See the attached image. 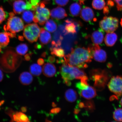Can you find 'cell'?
Segmentation results:
<instances>
[{"mask_svg":"<svg viewBox=\"0 0 122 122\" xmlns=\"http://www.w3.org/2000/svg\"><path fill=\"white\" fill-rule=\"evenodd\" d=\"M93 57L91 50L88 46L77 47L71 48V53L64 57V63L79 68H85L88 66L86 63L91 62Z\"/></svg>","mask_w":122,"mask_h":122,"instance_id":"cell-1","label":"cell"},{"mask_svg":"<svg viewBox=\"0 0 122 122\" xmlns=\"http://www.w3.org/2000/svg\"><path fill=\"white\" fill-rule=\"evenodd\" d=\"M60 71L64 83L68 86L71 84V80L74 79L81 80L86 76L84 71L77 67L65 63L60 67Z\"/></svg>","mask_w":122,"mask_h":122,"instance_id":"cell-2","label":"cell"},{"mask_svg":"<svg viewBox=\"0 0 122 122\" xmlns=\"http://www.w3.org/2000/svg\"><path fill=\"white\" fill-rule=\"evenodd\" d=\"M46 3L45 1L40 3L34 11L35 15L33 21L35 23H39L41 25H44L49 19L50 15V10L45 7Z\"/></svg>","mask_w":122,"mask_h":122,"instance_id":"cell-3","label":"cell"},{"mask_svg":"<svg viewBox=\"0 0 122 122\" xmlns=\"http://www.w3.org/2000/svg\"><path fill=\"white\" fill-rule=\"evenodd\" d=\"M16 57L2 58L0 61V68L7 73L14 72L19 67L21 62L20 58L18 59Z\"/></svg>","mask_w":122,"mask_h":122,"instance_id":"cell-4","label":"cell"},{"mask_svg":"<svg viewBox=\"0 0 122 122\" xmlns=\"http://www.w3.org/2000/svg\"><path fill=\"white\" fill-rule=\"evenodd\" d=\"M41 30L40 27L37 24H27L24 27L23 36L28 42L33 43L37 41Z\"/></svg>","mask_w":122,"mask_h":122,"instance_id":"cell-5","label":"cell"},{"mask_svg":"<svg viewBox=\"0 0 122 122\" xmlns=\"http://www.w3.org/2000/svg\"><path fill=\"white\" fill-rule=\"evenodd\" d=\"M118 19L111 16L104 17L99 23L101 29L107 33L114 32L118 28Z\"/></svg>","mask_w":122,"mask_h":122,"instance_id":"cell-6","label":"cell"},{"mask_svg":"<svg viewBox=\"0 0 122 122\" xmlns=\"http://www.w3.org/2000/svg\"><path fill=\"white\" fill-rule=\"evenodd\" d=\"M24 24L22 20L17 16L10 17L5 25L4 29L5 31L16 33L22 31L24 28Z\"/></svg>","mask_w":122,"mask_h":122,"instance_id":"cell-7","label":"cell"},{"mask_svg":"<svg viewBox=\"0 0 122 122\" xmlns=\"http://www.w3.org/2000/svg\"><path fill=\"white\" fill-rule=\"evenodd\" d=\"M107 86L111 92L118 97L121 96L122 95V76H117L112 77Z\"/></svg>","mask_w":122,"mask_h":122,"instance_id":"cell-8","label":"cell"},{"mask_svg":"<svg viewBox=\"0 0 122 122\" xmlns=\"http://www.w3.org/2000/svg\"><path fill=\"white\" fill-rule=\"evenodd\" d=\"M89 47L92 54L93 58L97 61L104 62L106 60L107 55L106 52L102 49L98 45H91Z\"/></svg>","mask_w":122,"mask_h":122,"instance_id":"cell-9","label":"cell"},{"mask_svg":"<svg viewBox=\"0 0 122 122\" xmlns=\"http://www.w3.org/2000/svg\"><path fill=\"white\" fill-rule=\"evenodd\" d=\"M65 22V25L63 31L65 34H76L79 28L82 25L80 21L72 19H67Z\"/></svg>","mask_w":122,"mask_h":122,"instance_id":"cell-10","label":"cell"},{"mask_svg":"<svg viewBox=\"0 0 122 122\" xmlns=\"http://www.w3.org/2000/svg\"><path fill=\"white\" fill-rule=\"evenodd\" d=\"M80 16L82 20L86 22H95L97 20L93 11L89 7H85L82 9Z\"/></svg>","mask_w":122,"mask_h":122,"instance_id":"cell-11","label":"cell"},{"mask_svg":"<svg viewBox=\"0 0 122 122\" xmlns=\"http://www.w3.org/2000/svg\"><path fill=\"white\" fill-rule=\"evenodd\" d=\"M51 17L57 20H61L67 16L66 11L63 8L58 7L53 9L50 13Z\"/></svg>","mask_w":122,"mask_h":122,"instance_id":"cell-12","label":"cell"},{"mask_svg":"<svg viewBox=\"0 0 122 122\" xmlns=\"http://www.w3.org/2000/svg\"><path fill=\"white\" fill-rule=\"evenodd\" d=\"M79 93L81 97L88 100L94 98L97 95L95 89L92 86H88L84 89L79 91Z\"/></svg>","mask_w":122,"mask_h":122,"instance_id":"cell-13","label":"cell"},{"mask_svg":"<svg viewBox=\"0 0 122 122\" xmlns=\"http://www.w3.org/2000/svg\"><path fill=\"white\" fill-rule=\"evenodd\" d=\"M42 71L44 75L47 77H51L56 74V69L54 65L47 63L44 65Z\"/></svg>","mask_w":122,"mask_h":122,"instance_id":"cell-14","label":"cell"},{"mask_svg":"<svg viewBox=\"0 0 122 122\" xmlns=\"http://www.w3.org/2000/svg\"><path fill=\"white\" fill-rule=\"evenodd\" d=\"M13 11L16 14H20L26 9V3L24 0H16L13 4Z\"/></svg>","mask_w":122,"mask_h":122,"instance_id":"cell-15","label":"cell"},{"mask_svg":"<svg viewBox=\"0 0 122 122\" xmlns=\"http://www.w3.org/2000/svg\"><path fill=\"white\" fill-rule=\"evenodd\" d=\"M91 38L92 41L95 45H99L102 43L104 37L102 30L94 31L92 34Z\"/></svg>","mask_w":122,"mask_h":122,"instance_id":"cell-16","label":"cell"},{"mask_svg":"<svg viewBox=\"0 0 122 122\" xmlns=\"http://www.w3.org/2000/svg\"><path fill=\"white\" fill-rule=\"evenodd\" d=\"M33 78L30 73L24 71L21 73L19 77V80L22 84L27 85H30L33 82Z\"/></svg>","mask_w":122,"mask_h":122,"instance_id":"cell-17","label":"cell"},{"mask_svg":"<svg viewBox=\"0 0 122 122\" xmlns=\"http://www.w3.org/2000/svg\"><path fill=\"white\" fill-rule=\"evenodd\" d=\"M39 36L40 41L43 45H47L49 43L51 40V34L43 28L41 29Z\"/></svg>","mask_w":122,"mask_h":122,"instance_id":"cell-18","label":"cell"},{"mask_svg":"<svg viewBox=\"0 0 122 122\" xmlns=\"http://www.w3.org/2000/svg\"><path fill=\"white\" fill-rule=\"evenodd\" d=\"M118 39V36L115 33H107L105 38V42L107 46H113L115 44Z\"/></svg>","mask_w":122,"mask_h":122,"instance_id":"cell-19","label":"cell"},{"mask_svg":"<svg viewBox=\"0 0 122 122\" xmlns=\"http://www.w3.org/2000/svg\"><path fill=\"white\" fill-rule=\"evenodd\" d=\"M11 122H27L30 121L25 114L22 112L16 111L13 114Z\"/></svg>","mask_w":122,"mask_h":122,"instance_id":"cell-20","label":"cell"},{"mask_svg":"<svg viewBox=\"0 0 122 122\" xmlns=\"http://www.w3.org/2000/svg\"><path fill=\"white\" fill-rule=\"evenodd\" d=\"M65 98L67 101L73 102L75 101L77 98V92L72 89H68L66 91L65 95Z\"/></svg>","mask_w":122,"mask_h":122,"instance_id":"cell-21","label":"cell"},{"mask_svg":"<svg viewBox=\"0 0 122 122\" xmlns=\"http://www.w3.org/2000/svg\"><path fill=\"white\" fill-rule=\"evenodd\" d=\"M80 5L78 3H74L70 5L69 11L71 16L74 17H77L79 16L81 10Z\"/></svg>","mask_w":122,"mask_h":122,"instance_id":"cell-22","label":"cell"},{"mask_svg":"<svg viewBox=\"0 0 122 122\" xmlns=\"http://www.w3.org/2000/svg\"><path fill=\"white\" fill-rule=\"evenodd\" d=\"M51 54L56 57L62 58L65 57L64 50L60 47H51L50 49Z\"/></svg>","mask_w":122,"mask_h":122,"instance_id":"cell-23","label":"cell"},{"mask_svg":"<svg viewBox=\"0 0 122 122\" xmlns=\"http://www.w3.org/2000/svg\"><path fill=\"white\" fill-rule=\"evenodd\" d=\"M29 71L32 75L35 76H38L41 74L42 68L40 65L36 64H33L30 66Z\"/></svg>","mask_w":122,"mask_h":122,"instance_id":"cell-24","label":"cell"},{"mask_svg":"<svg viewBox=\"0 0 122 122\" xmlns=\"http://www.w3.org/2000/svg\"><path fill=\"white\" fill-rule=\"evenodd\" d=\"M7 32L0 33V47L3 48L6 46L10 42V39Z\"/></svg>","mask_w":122,"mask_h":122,"instance_id":"cell-25","label":"cell"},{"mask_svg":"<svg viewBox=\"0 0 122 122\" xmlns=\"http://www.w3.org/2000/svg\"><path fill=\"white\" fill-rule=\"evenodd\" d=\"M35 12L28 10L24 11L23 13L22 17L23 20L25 22L29 23L33 20Z\"/></svg>","mask_w":122,"mask_h":122,"instance_id":"cell-26","label":"cell"},{"mask_svg":"<svg viewBox=\"0 0 122 122\" xmlns=\"http://www.w3.org/2000/svg\"><path fill=\"white\" fill-rule=\"evenodd\" d=\"M44 28L50 32H54L57 29V24L53 20L51 19L48 20L46 22Z\"/></svg>","mask_w":122,"mask_h":122,"instance_id":"cell-27","label":"cell"},{"mask_svg":"<svg viewBox=\"0 0 122 122\" xmlns=\"http://www.w3.org/2000/svg\"><path fill=\"white\" fill-rule=\"evenodd\" d=\"M106 2L104 0H93L92 6L95 10H101L105 7Z\"/></svg>","mask_w":122,"mask_h":122,"instance_id":"cell-28","label":"cell"},{"mask_svg":"<svg viewBox=\"0 0 122 122\" xmlns=\"http://www.w3.org/2000/svg\"><path fill=\"white\" fill-rule=\"evenodd\" d=\"M28 50V46L26 44H21L18 46L16 48V52L21 55H24L25 54Z\"/></svg>","mask_w":122,"mask_h":122,"instance_id":"cell-29","label":"cell"},{"mask_svg":"<svg viewBox=\"0 0 122 122\" xmlns=\"http://www.w3.org/2000/svg\"><path fill=\"white\" fill-rule=\"evenodd\" d=\"M113 117L116 121L122 122V109L118 108L116 109L114 112Z\"/></svg>","mask_w":122,"mask_h":122,"instance_id":"cell-30","label":"cell"},{"mask_svg":"<svg viewBox=\"0 0 122 122\" xmlns=\"http://www.w3.org/2000/svg\"><path fill=\"white\" fill-rule=\"evenodd\" d=\"M85 107L86 110L89 112H92L95 109V106L92 101L89 100L84 102Z\"/></svg>","mask_w":122,"mask_h":122,"instance_id":"cell-31","label":"cell"},{"mask_svg":"<svg viewBox=\"0 0 122 122\" xmlns=\"http://www.w3.org/2000/svg\"><path fill=\"white\" fill-rule=\"evenodd\" d=\"M7 16V14L3 8L0 7V24L5 20Z\"/></svg>","mask_w":122,"mask_h":122,"instance_id":"cell-32","label":"cell"},{"mask_svg":"<svg viewBox=\"0 0 122 122\" xmlns=\"http://www.w3.org/2000/svg\"><path fill=\"white\" fill-rule=\"evenodd\" d=\"M32 6L31 11H35L36 7L39 5L40 2V0H29L28 1Z\"/></svg>","mask_w":122,"mask_h":122,"instance_id":"cell-33","label":"cell"},{"mask_svg":"<svg viewBox=\"0 0 122 122\" xmlns=\"http://www.w3.org/2000/svg\"><path fill=\"white\" fill-rule=\"evenodd\" d=\"M69 0H54L56 4L61 6H64L66 5L69 1Z\"/></svg>","mask_w":122,"mask_h":122,"instance_id":"cell-34","label":"cell"},{"mask_svg":"<svg viewBox=\"0 0 122 122\" xmlns=\"http://www.w3.org/2000/svg\"><path fill=\"white\" fill-rule=\"evenodd\" d=\"M88 86V85L82 83L81 82L76 83V87L78 89L79 91L84 89V88H86Z\"/></svg>","mask_w":122,"mask_h":122,"instance_id":"cell-35","label":"cell"},{"mask_svg":"<svg viewBox=\"0 0 122 122\" xmlns=\"http://www.w3.org/2000/svg\"><path fill=\"white\" fill-rule=\"evenodd\" d=\"M5 112L6 113L9 115V116L11 118V121L13 119V114H14L15 112L14 111L13 109L11 108H8L5 110Z\"/></svg>","mask_w":122,"mask_h":122,"instance_id":"cell-36","label":"cell"},{"mask_svg":"<svg viewBox=\"0 0 122 122\" xmlns=\"http://www.w3.org/2000/svg\"><path fill=\"white\" fill-rule=\"evenodd\" d=\"M117 5V7L118 10L121 11L122 10V0H114Z\"/></svg>","mask_w":122,"mask_h":122,"instance_id":"cell-37","label":"cell"},{"mask_svg":"<svg viewBox=\"0 0 122 122\" xmlns=\"http://www.w3.org/2000/svg\"><path fill=\"white\" fill-rule=\"evenodd\" d=\"M54 56H49L47 59V61L51 63H54L56 61V58Z\"/></svg>","mask_w":122,"mask_h":122,"instance_id":"cell-38","label":"cell"},{"mask_svg":"<svg viewBox=\"0 0 122 122\" xmlns=\"http://www.w3.org/2000/svg\"><path fill=\"white\" fill-rule=\"evenodd\" d=\"M61 110L60 108H55L51 109L50 111V113L51 114H56L58 113Z\"/></svg>","mask_w":122,"mask_h":122,"instance_id":"cell-39","label":"cell"},{"mask_svg":"<svg viewBox=\"0 0 122 122\" xmlns=\"http://www.w3.org/2000/svg\"><path fill=\"white\" fill-rule=\"evenodd\" d=\"M31 54L32 53H29L28 54L25 55V56H24L25 60L27 61H30L31 59Z\"/></svg>","mask_w":122,"mask_h":122,"instance_id":"cell-40","label":"cell"},{"mask_svg":"<svg viewBox=\"0 0 122 122\" xmlns=\"http://www.w3.org/2000/svg\"><path fill=\"white\" fill-rule=\"evenodd\" d=\"M37 62L38 65L42 66L44 64V62H45V61L43 59L40 58L38 59Z\"/></svg>","mask_w":122,"mask_h":122,"instance_id":"cell-41","label":"cell"},{"mask_svg":"<svg viewBox=\"0 0 122 122\" xmlns=\"http://www.w3.org/2000/svg\"><path fill=\"white\" fill-rule=\"evenodd\" d=\"M43 45L38 43L36 44L35 45V48L38 49H41L43 48Z\"/></svg>","mask_w":122,"mask_h":122,"instance_id":"cell-42","label":"cell"},{"mask_svg":"<svg viewBox=\"0 0 122 122\" xmlns=\"http://www.w3.org/2000/svg\"><path fill=\"white\" fill-rule=\"evenodd\" d=\"M78 107L80 109H82V108H84L85 104L84 102H79V103L78 105Z\"/></svg>","mask_w":122,"mask_h":122,"instance_id":"cell-43","label":"cell"},{"mask_svg":"<svg viewBox=\"0 0 122 122\" xmlns=\"http://www.w3.org/2000/svg\"><path fill=\"white\" fill-rule=\"evenodd\" d=\"M9 36L11 38H14L16 37V34L15 33H10V32H8Z\"/></svg>","mask_w":122,"mask_h":122,"instance_id":"cell-44","label":"cell"},{"mask_svg":"<svg viewBox=\"0 0 122 122\" xmlns=\"http://www.w3.org/2000/svg\"><path fill=\"white\" fill-rule=\"evenodd\" d=\"M109 12V8L108 7H105L103 8V13L104 14H107Z\"/></svg>","mask_w":122,"mask_h":122,"instance_id":"cell-45","label":"cell"},{"mask_svg":"<svg viewBox=\"0 0 122 122\" xmlns=\"http://www.w3.org/2000/svg\"><path fill=\"white\" fill-rule=\"evenodd\" d=\"M4 78V74L1 70L0 69V82L2 81Z\"/></svg>","mask_w":122,"mask_h":122,"instance_id":"cell-46","label":"cell"},{"mask_svg":"<svg viewBox=\"0 0 122 122\" xmlns=\"http://www.w3.org/2000/svg\"><path fill=\"white\" fill-rule=\"evenodd\" d=\"M21 110L23 112H26L27 111V108L26 107H22L21 108Z\"/></svg>","mask_w":122,"mask_h":122,"instance_id":"cell-47","label":"cell"},{"mask_svg":"<svg viewBox=\"0 0 122 122\" xmlns=\"http://www.w3.org/2000/svg\"><path fill=\"white\" fill-rule=\"evenodd\" d=\"M80 109H78V108H76V109H74V113L76 114H78L80 112Z\"/></svg>","mask_w":122,"mask_h":122,"instance_id":"cell-48","label":"cell"},{"mask_svg":"<svg viewBox=\"0 0 122 122\" xmlns=\"http://www.w3.org/2000/svg\"><path fill=\"white\" fill-rule=\"evenodd\" d=\"M78 0L80 5H82L84 4L85 1L86 0Z\"/></svg>","mask_w":122,"mask_h":122,"instance_id":"cell-49","label":"cell"},{"mask_svg":"<svg viewBox=\"0 0 122 122\" xmlns=\"http://www.w3.org/2000/svg\"><path fill=\"white\" fill-rule=\"evenodd\" d=\"M47 54L46 52H44L42 53L41 56L42 57L45 58L46 57V55Z\"/></svg>","mask_w":122,"mask_h":122,"instance_id":"cell-50","label":"cell"},{"mask_svg":"<svg viewBox=\"0 0 122 122\" xmlns=\"http://www.w3.org/2000/svg\"><path fill=\"white\" fill-rule=\"evenodd\" d=\"M19 40L23 41H24V39L23 37L22 36H19Z\"/></svg>","mask_w":122,"mask_h":122,"instance_id":"cell-51","label":"cell"},{"mask_svg":"<svg viewBox=\"0 0 122 122\" xmlns=\"http://www.w3.org/2000/svg\"><path fill=\"white\" fill-rule=\"evenodd\" d=\"M9 15H10V17H13L15 16V14L13 12H10L9 14Z\"/></svg>","mask_w":122,"mask_h":122,"instance_id":"cell-52","label":"cell"},{"mask_svg":"<svg viewBox=\"0 0 122 122\" xmlns=\"http://www.w3.org/2000/svg\"><path fill=\"white\" fill-rule=\"evenodd\" d=\"M5 102L4 100H2L0 101V107Z\"/></svg>","mask_w":122,"mask_h":122,"instance_id":"cell-53","label":"cell"},{"mask_svg":"<svg viewBox=\"0 0 122 122\" xmlns=\"http://www.w3.org/2000/svg\"><path fill=\"white\" fill-rule=\"evenodd\" d=\"M52 106L53 107H55L56 106V105L54 102H53L52 103Z\"/></svg>","mask_w":122,"mask_h":122,"instance_id":"cell-54","label":"cell"},{"mask_svg":"<svg viewBox=\"0 0 122 122\" xmlns=\"http://www.w3.org/2000/svg\"><path fill=\"white\" fill-rule=\"evenodd\" d=\"M120 105H121V106L122 107V98L121 99V100H120Z\"/></svg>","mask_w":122,"mask_h":122,"instance_id":"cell-55","label":"cell"},{"mask_svg":"<svg viewBox=\"0 0 122 122\" xmlns=\"http://www.w3.org/2000/svg\"><path fill=\"white\" fill-rule=\"evenodd\" d=\"M2 51V50H1L0 47V53H1Z\"/></svg>","mask_w":122,"mask_h":122,"instance_id":"cell-56","label":"cell"},{"mask_svg":"<svg viewBox=\"0 0 122 122\" xmlns=\"http://www.w3.org/2000/svg\"><path fill=\"white\" fill-rule=\"evenodd\" d=\"M1 108H0V110H1Z\"/></svg>","mask_w":122,"mask_h":122,"instance_id":"cell-57","label":"cell"},{"mask_svg":"<svg viewBox=\"0 0 122 122\" xmlns=\"http://www.w3.org/2000/svg\"></svg>","mask_w":122,"mask_h":122,"instance_id":"cell-58","label":"cell"}]
</instances>
